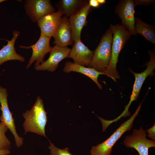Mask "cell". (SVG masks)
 I'll use <instances>...</instances> for the list:
<instances>
[{
	"label": "cell",
	"mask_w": 155,
	"mask_h": 155,
	"mask_svg": "<svg viewBox=\"0 0 155 155\" xmlns=\"http://www.w3.org/2000/svg\"><path fill=\"white\" fill-rule=\"evenodd\" d=\"M71 50V49L67 47H63L55 45L50 52V56L47 59L39 66L35 67V69L37 71H55L60 62L65 58L69 57Z\"/></svg>",
	"instance_id": "cell-11"
},
{
	"label": "cell",
	"mask_w": 155,
	"mask_h": 155,
	"mask_svg": "<svg viewBox=\"0 0 155 155\" xmlns=\"http://www.w3.org/2000/svg\"><path fill=\"white\" fill-rule=\"evenodd\" d=\"M22 116L25 120L23 125L25 133H33L47 138L45 129L48 121L47 112L39 96L31 108L26 110Z\"/></svg>",
	"instance_id": "cell-2"
},
{
	"label": "cell",
	"mask_w": 155,
	"mask_h": 155,
	"mask_svg": "<svg viewBox=\"0 0 155 155\" xmlns=\"http://www.w3.org/2000/svg\"><path fill=\"white\" fill-rule=\"evenodd\" d=\"M148 53L150 56V59L146 63L147 67L145 70L141 73H136L132 71L131 69L129 70L131 73L134 75L135 81L130 100L128 104L125 106L124 111L120 115L121 117L130 115V113L128 111L129 107L132 102L136 100L138 98L141 89L145 79L149 75L152 76L154 75L153 71L155 69V52L154 51L151 50Z\"/></svg>",
	"instance_id": "cell-5"
},
{
	"label": "cell",
	"mask_w": 155,
	"mask_h": 155,
	"mask_svg": "<svg viewBox=\"0 0 155 155\" xmlns=\"http://www.w3.org/2000/svg\"><path fill=\"white\" fill-rule=\"evenodd\" d=\"M113 35L111 56L110 63L104 75L110 77L114 81L120 77L116 69L119 54L131 35L121 24H110Z\"/></svg>",
	"instance_id": "cell-1"
},
{
	"label": "cell",
	"mask_w": 155,
	"mask_h": 155,
	"mask_svg": "<svg viewBox=\"0 0 155 155\" xmlns=\"http://www.w3.org/2000/svg\"><path fill=\"white\" fill-rule=\"evenodd\" d=\"M134 0H120L116 6L115 11L121 20V25L131 35H135V28L134 8Z\"/></svg>",
	"instance_id": "cell-8"
},
{
	"label": "cell",
	"mask_w": 155,
	"mask_h": 155,
	"mask_svg": "<svg viewBox=\"0 0 155 155\" xmlns=\"http://www.w3.org/2000/svg\"><path fill=\"white\" fill-rule=\"evenodd\" d=\"M94 53L81 41V39L73 43L69 57L72 58L74 63L89 67Z\"/></svg>",
	"instance_id": "cell-15"
},
{
	"label": "cell",
	"mask_w": 155,
	"mask_h": 155,
	"mask_svg": "<svg viewBox=\"0 0 155 155\" xmlns=\"http://www.w3.org/2000/svg\"><path fill=\"white\" fill-rule=\"evenodd\" d=\"M8 96L6 89L0 86V108L2 111L0 120L11 131L14 136L16 145L17 147L20 148L23 144V139L19 136L17 132L13 113L10 111L8 107Z\"/></svg>",
	"instance_id": "cell-7"
},
{
	"label": "cell",
	"mask_w": 155,
	"mask_h": 155,
	"mask_svg": "<svg viewBox=\"0 0 155 155\" xmlns=\"http://www.w3.org/2000/svg\"><path fill=\"white\" fill-rule=\"evenodd\" d=\"M24 8L26 14L34 23L55 10L49 0H26Z\"/></svg>",
	"instance_id": "cell-9"
},
{
	"label": "cell",
	"mask_w": 155,
	"mask_h": 155,
	"mask_svg": "<svg viewBox=\"0 0 155 155\" xmlns=\"http://www.w3.org/2000/svg\"><path fill=\"white\" fill-rule=\"evenodd\" d=\"M88 1L82 0H61L56 6L59 11L68 17L77 12Z\"/></svg>",
	"instance_id": "cell-18"
},
{
	"label": "cell",
	"mask_w": 155,
	"mask_h": 155,
	"mask_svg": "<svg viewBox=\"0 0 155 155\" xmlns=\"http://www.w3.org/2000/svg\"><path fill=\"white\" fill-rule=\"evenodd\" d=\"M51 38L40 34L38 41L33 44L29 46L19 45V48L26 49L31 48L32 51V55L26 66V68H29L35 61V67L39 66L40 63L44 61L43 59L45 55L50 52L52 47L50 44Z\"/></svg>",
	"instance_id": "cell-10"
},
{
	"label": "cell",
	"mask_w": 155,
	"mask_h": 155,
	"mask_svg": "<svg viewBox=\"0 0 155 155\" xmlns=\"http://www.w3.org/2000/svg\"><path fill=\"white\" fill-rule=\"evenodd\" d=\"M112 38V31L109 28L103 34L99 44L94 51L89 67L93 68L102 73L105 72L111 59Z\"/></svg>",
	"instance_id": "cell-3"
},
{
	"label": "cell",
	"mask_w": 155,
	"mask_h": 155,
	"mask_svg": "<svg viewBox=\"0 0 155 155\" xmlns=\"http://www.w3.org/2000/svg\"><path fill=\"white\" fill-rule=\"evenodd\" d=\"M143 101L138 105L132 115L123 122L107 140L96 146H93L90 150V155H111L112 148L116 142L125 132L132 128L135 118L141 107Z\"/></svg>",
	"instance_id": "cell-4"
},
{
	"label": "cell",
	"mask_w": 155,
	"mask_h": 155,
	"mask_svg": "<svg viewBox=\"0 0 155 155\" xmlns=\"http://www.w3.org/2000/svg\"><path fill=\"white\" fill-rule=\"evenodd\" d=\"M91 10L88 1L68 18L72 30L73 43L81 39L82 30L87 23V18Z\"/></svg>",
	"instance_id": "cell-12"
},
{
	"label": "cell",
	"mask_w": 155,
	"mask_h": 155,
	"mask_svg": "<svg viewBox=\"0 0 155 155\" xmlns=\"http://www.w3.org/2000/svg\"><path fill=\"white\" fill-rule=\"evenodd\" d=\"M8 129L5 125L0 122V149L9 150L11 148V142L5 135Z\"/></svg>",
	"instance_id": "cell-20"
},
{
	"label": "cell",
	"mask_w": 155,
	"mask_h": 155,
	"mask_svg": "<svg viewBox=\"0 0 155 155\" xmlns=\"http://www.w3.org/2000/svg\"><path fill=\"white\" fill-rule=\"evenodd\" d=\"M13 37L10 40H6L7 44L3 45L0 50V65L5 62L12 60H17L22 62L25 61V58L17 53L14 45L15 41L20 34V32L14 30L13 32Z\"/></svg>",
	"instance_id": "cell-16"
},
{
	"label": "cell",
	"mask_w": 155,
	"mask_h": 155,
	"mask_svg": "<svg viewBox=\"0 0 155 155\" xmlns=\"http://www.w3.org/2000/svg\"><path fill=\"white\" fill-rule=\"evenodd\" d=\"M53 37V43L59 46L67 47L73 44L72 32L68 17H61L59 25Z\"/></svg>",
	"instance_id": "cell-13"
},
{
	"label": "cell",
	"mask_w": 155,
	"mask_h": 155,
	"mask_svg": "<svg viewBox=\"0 0 155 155\" xmlns=\"http://www.w3.org/2000/svg\"><path fill=\"white\" fill-rule=\"evenodd\" d=\"M146 136V131L141 126L139 129H134L131 135L125 137L123 144L127 148L135 149L139 155H148V149L155 147V142Z\"/></svg>",
	"instance_id": "cell-6"
},
{
	"label": "cell",
	"mask_w": 155,
	"mask_h": 155,
	"mask_svg": "<svg viewBox=\"0 0 155 155\" xmlns=\"http://www.w3.org/2000/svg\"><path fill=\"white\" fill-rule=\"evenodd\" d=\"M135 28L137 34L144 36L146 39L155 44V28L138 18H135Z\"/></svg>",
	"instance_id": "cell-19"
},
{
	"label": "cell",
	"mask_w": 155,
	"mask_h": 155,
	"mask_svg": "<svg viewBox=\"0 0 155 155\" xmlns=\"http://www.w3.org/2000/svg\"><path fill=\"white\" fill-rule=\"evenodd\" d=\"M11 153L9 149H0V155H7Z\"/></svg>",
	"instance_id": "cell-25"
},
{
	"label": "cell",
	"mask_w": 155,
	"mask_h": 155,
	"mask_svg": "<svg viewBox=\"0 0 155 155\" xmlns=\"http://www.w3.org/2000/svg\"><path fill=\"white\" fill-rule=\"evenodd\" d=\"M63 71L66 73L73 71L83 74L92 80L100 89L102 88L101 85L98 81V78L100 75H104V74L97 71L93 68L86 67L84 66L68 61L66 62L65 64Z\"/></svg>",
	"instance_id": "cell-17"
},
{
	"label": "cell",
	"mask_w": 155,
	"mask_h": 155,
	"mask_svg": "<svg viewBox=\"0 0 155 155\" xmlns=\"http://www.w3.org/2000/svg\"><path fill=\"white\" fill-rule=\"evenodd\" d=\"M49 142L50 144L49 146L50 150V155H73L70 152L68 148L59 149L57 147L49 140Z\"/></svg>",
	"instance_id": "cell-21"
},
{
	"label": "cell",
	"mask_w": 155,
	"mask_h": 155,
	"mask_svg": "<svg viewBox=\"0 0 155 155\" xmlns=\"http://www.w3.org/2000/svg\"><path fill=\"white\" fill-rule=\"evenodd\" d=\"M6 0H0V3H1L3 2V1H6Z\"/></svg>",
	"instance_id": "cell-27"
},
{
	"label": "cell",
	"mask_w": 155,
	"mask_h": 155,
	"mask_svg": "<svg viewBox=\"0 0 155 155\" xmlns=\"http://www.w3.org/2000/svg\"><path fill=\"white\" fill-rule=\"evenodd\" d=\"M135 6L137 5H142L148 6L154 3V0H134Z\"/></svg>",
	"instance_id": "cell-22"
},
{
	"label": "cell",
	"mask_w": 155,
	"mask_h": 155,
	"mask_svg": "<svg viewBox=\"0 0 155 155\" xmlns=\"http://www.w3.org/2000/svg\"><path fill=\"white\" fill-rule=\"evenodd\" d=\"M88 3L91 7L95 8L98 7L100 5L97 0H90L88 1Z\"/></svg>",
	"instance_id": "cell-24"
},
{
	"label": "cell",
	"mask_w": 155,
	"mask_h": 155,
	"mask_svg": "<svg viewBox=\"0 0 155 155\" xmlns=\"http://www.w3.org/2000/svg\"><path fill=\"white\" fill-rule=\"evenodd\" d=\"M136 155H139L138 154V153H137V154H136Z\"/></svg>",
	"instance_id": "cell-28"
},
{
	"label": "cell",
	"mask_w": 155,
	"mask_h": 155,
	"mask_svg": "<svg viewBox=\"0 0 155 155\" xmlns=\"http://www.w3.org/2000/svg\"><path fill=\"white\" fill-rule=\"evenodd\" d=\"M63 13L59 11L47 14L37 22L40 34L51 38L53 36L60 24Z\"/></svg>",
	"instance_id": "cell-14"
},
{
	"label": "cell",
	"mask_w": 155,
	"mask_h": 155,
	"mask_svg": "<svg viewBox=\"0 0 155 155\" xmlns=\"http://www.w3.org/2000/svg\"><path fill=\"white\" fill-rule=\"evenodd\" d=\"M148 133V136L149 138L152 139L153 140H155V124L150 128L147 130Z\"/></svg>",
	"instance_id": "cell-23"
},
{
	"label": "cell",
	"mask_w": 155,
	"mask_h": 155,
	"mask_svg": "<svg viewBox=\"0 0 155 155\" xmlns=\"http://www.w3.org/2000/svg\"><path fill=\"white\" fill-rule=\"evenodd\" d=\"M97 1L100 4H102L105 3L106 1L105 0H97Z\"/></svg>",
	"instance_id": "cell-26"
}]
</instances>
